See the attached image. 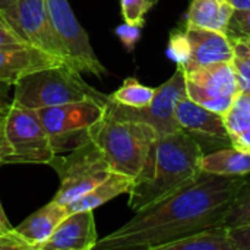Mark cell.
<instances>
[{"label": "cell", "instance_id": "cell-1", "mask_svg": "<svg viewBox=\"0 0 250 250\" xmlns=\"http://www.w3.org/2000/svg\"><path fill=\"white\" fill-rule=\"evenodd\" d=\"M245 176L201 171L166 199L135 211L122 227L98 239V250H161L164 245L201 230L221 227Z\"/></svg>", "mask_w": 250, "mask_h": 250}, {"label": "cell", "instance_id": "cell-2", "mask_svg": "<svg viewBox=\"0 0 250 250\" xmlns=\"http://www.w3.org/2000/svg\"><path fill=\"white\" fill-rule=\"evenodd\" d=\"M204 154L201 144L185 130L161 135L142 173L133 180L129 208L139 211L157 204L195 180L202 171L199 160Z\"/></svg>", "mask_w": 250, "mask_h": 250}, {"label": "cell", "instance_id": "cell-3", "mask_svg": "<svg viewBox=\"0 0 250 250\" xmlns=\"http://www.w3.org/2000/svg\"><path fill=\"white\" fill-rule=\"evenodd\" d=\"M86 135L103 151L111 171L129 176L133 180L142 173L160 138L149 123L122 117L107 104L104 114L88 129Z\"/></svg>", "mask_w": 250, "mask_h": 250}, {"label": "cell", "instance_id": "cell-4", "mask_svg": "<svg viewBox=\"0 0 250 250\" xmlns=\"http://www.w3.org/2000/svg\"><path fill=\"white\" fill-rule=\"evenodd\" d=\"M94 98L107 103L110 95L92 88L79 70L63 62L35 70L15 83L12 101L32 110Z\"/></svg>", "mask_w": 250, "mask_h": 250}, {"label": "cell", "instance_id": "cell-5", "mask_svg": "<svg viewBox=\"0 0 250 250\" xmlns=\"http://www.w3.org/2000/svg\"><path fill=\"white\" fill-rule=\"evenodd\" d=\"M60 179L54 201L67 207L92 190L110 174L111 168L98 145L85 133L81 142L67 155H56L48 164Z\"/></svg>", "mask_w": 250, "mask_h": 250}, {"label": "cell", "instance_id": "cell-6", "mask_svg": "<svg viewBox=\"0 0 250 250\" xmlns=\"http://www.w3.org/2000/svg\"><path fill=\"white\" fill-rule=\"evenodd\" d=\"M3 132L9 146L7 164H50L57 155L37 110L10 101Z\"/></svg>", "mask_w": 250, "mask_h": 250}, {"label": "cell", "instance_id": "cell-7", "mask_svg": "<svg viewBox=\"0 0 250 250\" xmlns=\"http://www.w3.org/2000/svg\"><path fill=\"white\" fill-rule=\"evenodd\" d=\"M53 29L62 44L64 62L81 73H91L97 78L108 75L105 66L97 57L86 31L76 19L67 0H45Z\"/></svg>", "mask_w": 250, "mask_h": 250}, {"label": "cell", "instance_id": "cell-8", "mask_svg": "<svg viewBox=\"0 0 250 250\" xmlns=\"http://www.w3.org/2000/svg\"><path fill=\"white\" fill-rule=\"evenodd\" d=\"M185 97H188L186 70L182 64H177L176 72L171 75V78L155 89V95L148 107H126L111 98H108L107 105L122 117L149 123L161 136L182 130L176 117V108Z\"/></svg>", "mask_w": 250, "mask_h": 250}, {"label": "cell", "instance_id": "cell-9", "mask_svg": "<svg viewBox=\"0 0 250 250\" xmlns=\"http://www.w3.org/2000/svg\"><path fill=\"white\" fill-rule=\"evenodd\" d=\"M188 97L226 117L240 95L237 73L231 62L186 72Z\"/></svg>", "mask_w": 250, "mask_h": 250}, {"label": "cell", "instance_id": "cell-10", "mask_svg": "<svg viewBox=\"0 0 250 250\" xmlns=\"http://www.w3.org/2000/svg\"><path fill=\"white\" fill-rule=\"evenodd\" d=\"M107 103L94 98L66 103L37 110L40 120L48 132L56 149L70 136L85 135L104 114Z\"/></svg>", "mask_w": 250, "mask_h": 250}, {"label": "cell", "instance_id": "cell-11", "mask_svg": "<svg viewBox=\"0 0 250 250\" xmlns=\"http://www.w3.org/2000/svg\"><path fill=\"white\" fill-rule=\"evenodd\" d=\"M15 21L31 45L64 62V53L53 29L45 0H16Z\"/></svg>", "mask_w": 250, "mask_h": 250}, {"label": "cell", "instance_id": "cell-12", "mask_svg": "<svg viewBox=\"0 0 250 250\" xmlns=\"http://www.w3.org/2000/svg\"><path fill=\"white\" fill-rule=\"evenodd\" d=\"M185 31L190 44V59L185 66L186 72L233 60L234 47L227 34L192 25H186Z\"/></svg>", "mask_w": 250, "mask_h": 250}, {"label": "cell", "instance_id": "cell-13", "mask_svg": "<svg viewBox=\"0 0 250 250\" xmlns=\"http://www.w3.org/2000/svg\"><path fill=\"white\" fill-rule=\"evenodd\" d=\"M98 242L94 211L70 212L40 250H91Z\"/></svg>", "mask_w": 250, "mask_h": 250}, {"label": "cell", "instance_id": "cell-14", "mask_svg": "<svg viewBox=\"0 0 250 250\" xmlns=\"http://www.w3.org/2000/svg\"><path fill=\"white\" fill-rule=\"evenodd\" d=\"M176 117L180 129L192 135L195 139L205 138L211 141L231 144L224 117L195 103L189 97H185L179 103L176 108Z\"/></svg>", "mask_w": 250, "mask_h": 250}, {"label": "cell", "instance_id": "cell-15", "mask_svg": "<svg viewBox=\"0 0 250 250\" xmlns=\"http://www.w3.org/2000/svg\"><path fill=\"white\" fill-rule=\"evenodd\" d=\"M63 63L62 59L48 54L34 45L0 50V82L15 86L26 75Z\"/></svg>", "mask_w": 250, "mask_h": 250}, {"label": "cell", "instance_id": "cell-16", "mask_svg": "<svg viewBox=\"0 0 250 250\" xmlns=\"http://www.w3.org/2000/svg\"><path fill=\"white\" fill-rule=\"evenodd\" d=\"M67 215V207L53 199L13 229L32 246V249L40 250Z\"/></svg>", "mask_w": 250, "mask_h": 250}, {"label": "cell", "instance_id": "cell-17", "mask_svg": "<svg viewBox=\"0 0 250 250\" xmlns=\"http://www.w3.org/2000/svg\"><path fill=\"white\" fill-rule=\"evenodd\" d=\"M234 7L229 0H192L186 25L212 29L226 34Z\"/></svg>", "mask_w": 250, "mask_h": 250}, {"label": "cell", "instance_id": "cell-18", "mask_svg": "<svg viewBox=\"0 0 250 250\" xmlns=\"http://www.w3.org/2000/svg\"><path fill=\"white\" fill-rule=\"evenodd\" d=\"M132 185H133L132 177L111 171V174L104 182H101L92 190H89L88 193L82 195L75 202L67 205V211L69 214L78 211H94L95 208L107 204L108 201L123 193H129Z\"/></svg>", "mask_w": 250, "mask_h": 250}, {"label": "cell", "instance_id": "cell-19", "mask_svg": "<svg viewBox=\"0 0 250 250\" xmlns=\"http://www.w3.org/2000/svg\"><path fill=\"white\" fill-rule=\"evenodd\" d=\"M199 168L221 176H246L250 173V154L234 146L223 148L204 154L199 160Z\"/></svg>", "mask_w": 250, "mask_h": 250}, {"label": "cell", "instance_id": "cell-20", "mask_svg": "<svg viewBox=\"0 0 250 250\" xmlns=\"http://www.w3.org/2000/svg\"><path fill=\"white\" fill-rule=\"evenodd\" d=\"M161 250H234L229 229L214 227L196 231L183 239L164 245Z\"/></svg>", "mask_w": 250, "mask_h": 250}, {"label": "cell", "instance_id": "cell-21", "mask_svg": "<svg viewBox=\"0 0 250 250\" xmlns=\"http://www.w3.org/2000/svg\"><path fill=\"white\" fill-rule=\"evenodd\" d=\"M154 95H155V88L145 86L136 79L129 78L123 82V85L117 91H114L110 95V98L126 107L142 108L151 104Z\"/></svg>", "mask_w": 250, "mask_h": 250}, {"label": "cell", "instance_id": "cell-22", "mask_svg": "<svg viewBox=\"0 0 250 250\" xmlns=\"http://www.w3.org/2000/svg\"><path fill=\"white\" fill-rule=\"evenodd\" d=\"M250 224V173L245 176V182L240 186L230 209L227 211L221 227L236 229Z\"/></svg>", "mask_w": 250, "mask_h": 250}, {"label": "cell", "instance_id": "cell-23", "mask_svg": "<svg viewBox=\"0 0 250 250\" xmlns=\"http://www.w3.org/2000/svg\"><path fill=\"white\" fill-rule=\"evenodd\" d=\"M229 135H234L239 133L242 130H245L246 127L250 126V104L248 103V100L245 98L243 94H240L231 110L229 111V114L224 117Z\"/></svg>", "mask_w": 250, "mask_h": 250}, {"label": "cell", "instance_id": "cell-24", "mask_svg": "<svg viewBox=\"0 0 250 250\" xmlns=\"http://www.w3.org/2000/svg\"><path fill=\"white\" fill-rule=\"evenodd\" d=\"M231 41V40H230ZM234 47V57L231 60L239 81L240 94L250 92V56L242 41H231Z\"/></svg>", "mask_w": 250, "mask_h": 250}, {"label": "cell", "instance_id": "cell-25", "mask_svg": "<svg viewBox=\"0 0 250 250\" xmlns=\"http://www.w3.org/2000/svg\"><path fill=\"white\" fill-rule=\"evenodd\" d=\"M154 6L152 0H120L122 16L126 23L144 26L148 10Z\"/></svg>", "mask_w": 250, "mask_h": 250}, {"label": "cell", "instance_id": "cell-26", "mask_svg": "<svg viewBox=\"0 0 250 250\" xmlns=\"http://www.w3.org/2000/svg\"><path fill=\"white\" fill-rule=\"evenodd\" d=\"M167 54L177 63L182 64L183 67L188 64L190 59V44L186 37V31L176 29L171 32L170 40H168V48Z\"/></svg>", "mask_w": 250, "mask_h": 250}, {"label": "cell", "instance_id": "cell-27", "mask_svg": "<svg viewBox=\"0 0 250 250\" xmlns=\"http://www.w3.org/2000/svg\"><path fill=\"white\" fill-rule=\"evenodd\" d=\"M226 34L231 41L250 40V9L248 10L234 9Z\"/></svg>", "mask_w": 250, "mask_h": 250}, {"label": "cell", "instance_id": "cell-28", "mask_svg": "<svg viewBox=\"0 0 250 250\" xmlns=\"http://www.w3.org/2000/svg\"><path fill=\"white\" fill-rule=\"evenodd\" d=\"M31 45L26 38L16 29L4 16L0 15V50L3 48H19Z\"/></svg>", "mask_w": 250, "mask_h": 250}, {"label": "cell", "instance_id": "cell-29", "mask_svg": "<svg viewBox=\"0 0 250 250\" xmlns=\"http://www.w3.org/2000/svg\"><path fill=\"white\" fill-rule=\"evenodd\" d=\"M0 250H34L32 246L15 230L0 233Z\"/></svg>", "mask_w": 250, "mask_h": 250}, {"label": "cell", "instance_id": "cell-30", "mask_svg": "<svg viewBox=\"0 0 250 250\" xmlns=\"http://www.w3.org/2000/svg\"><path fill=\"white\" fill-rule=\"evenodd\" d=\"M116 34L117 37L120 38V41L123 42V45L129 50V51H133L139 37H141V26H136V25H129V23H123L120 25L117 29H116Z\"/></svg>", "mask_w": 250, "mask_h": 250}, {"label": "cell", "instance_id": "cell-31", "mask_svg": "<svg viewBox=\"0 0 250 250\" xmlns=\"http://www.w3.org/2000/svg\"><path fill=\"white\" fill-rule=\"evenodd\" d=\"M230 240L234 250H250V224L229 229Z\"/></svg>", "mask_w": 250, "mask_h": 250}, {"label": "cell", "instance_id": "cell-32", "mask_svg": "<svg viewBox=\"0 0 250 250\" xmlns=\"http://www.w3.org/2000/svg\"><path fill=\"white\" fill-rule=\"evenodd\" d=\"M230 141H231V146L250 154V126L239 133L230 135Z\"/></svg>", "mask_w": 250, "mask_h": 250}, {"label": "cell", "instance_id": "cell-33", "mask_svg": "<svg viewBox=\"0 0 250 250\" xmlns=\"http://www.w3.org/2000/svg\"><path fill=\"white\" fill-rule=\"evenodd\" d=\"M7 157H9V146L4 138V132H3V122L0 123V167L3 164H7Z\"/></svg>", "mask_w": 250, "mask_h": 250}, {"label": "cell", "instance_id": "cell-34", "mask_svg": "<svg viewBox=\"0 0 250 250\" xmlns=\"http://www.w3.org/2000/svg\"><path fill=\"white\" fill-rule=\"evenodd\" d=\"M13 227L10 226L4 211H3V207H1V202H0V233H4V231H9L12 230Z\"/></svg>", "mask_w": 250, "mask_h": 250}, {"label": "cell", "instance_id": "cell-35", "mask_svg": "<svg viewBox=\"0 0 250 250\" xmlns=\"http://www.w3.org/2000/svg\"><path fill=\"white\" fill-rule=\"evenodd\" d=\"M236 10H248L250 9V0H229Z\"/></svg>", "mask_w": 250, "mask_h": 250}, {"label": "cell", "instance_id": "cell-36", "mask_svg": "<svg viewBox=\"0 0 250 250\" xmlns=\"http://www.w3.org/2000/svg\"><path fill=\"white\" fill-rule=\"evenodd\" d=\"M9 88L10 85H6V83H1L0 82V101H9Z\"/></svg>", "mask_w": 250, "mask_h": 250}, {"label": "cell", "instance_id": "cell-37", "mask_svg": "<svg viewBox=\"0 0 250 250\" xmlns=\"http://www.w3.org/2000/svg\"><path fill=\"white\" fill-rule=\"evenodd\" d=\"M12 101V100H10ZM10 101H0V123L4 120L6 117V113L9 110V105H10Z\"/></svg>", "mask_w": 250, "mask_h": 250}, {"label": "cell", "instance_id": "cell-38", "mask_svg": "<svg viewBox=\"0 0 250 250\" xmlns=\"http://www.w3.org/2000/svg\"><path fill=\"white\" fill-rule=\"evenodd\" d=\"M242 42L246 45V48H248V53H249V56H250V40H242Z\"/></svg>", "mask_w": 250, "mask_h": 250}, {"label": "cell", "instance_id": "cell-39", "mask_svg": "<svg viewBox=\"0 0 250 250\" xmlns=\"http://www.w3.org/2000/svg\"><path fill=\"white\" fill-rule=\"evenodd\" d=\"M243 95H245V98L248 100V103L250 104V92H246V94H243Z\"/></svg>", "mask_w": 250, "mask_h": 250}, {"label": "cell", "instance_id": "cell-40", "mask_svg": "<svg viewBox=\"0 0 250 250\" xmlns=\"http://www.w3.org/2000/svg\"><path fill=\"white\" fill-rule=\"evenodd\" d=\"M152 3H154V4H155V3H157V0H152Z\"/></svg>", "mask_w": 250, "mask_h": 250}]
</instances>
